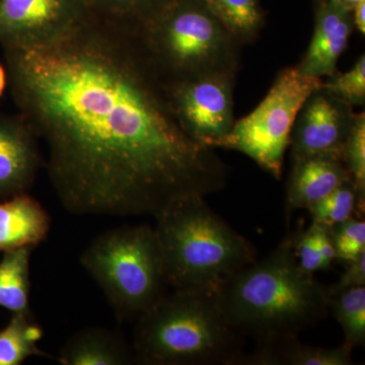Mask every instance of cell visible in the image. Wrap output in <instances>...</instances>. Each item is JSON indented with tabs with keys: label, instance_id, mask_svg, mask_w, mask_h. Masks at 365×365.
I'll return each mask as SVG.
<instances>
[{
	"label": "cell",
	"instance_id": "cell-23",
	"mask_svg": "<svg viewBox=\"0 0 365 365\" xmlns=\"http://www.w3.org/2000/svg\"><path fill=\"white\" fill-rule=\"evenodd\" d=\"M321 88L329 93L351 106L365 104V56L362 54L352 68L345 73L336 72L322 83Z\"/></svg>",
	"mask_w": 365,
	"mask_h": 365
},
{
	"label": "cell",
	"instance_id": "cell-7",
	"mask_svg": "<svg viewBox=\"0 0 365 365\" xmlns=\"http://www.w3.org/2000/svg\"><path fill=\"white\" fill-rule=\"evenodd\" d=\"M322 83L323 79L302 74L297 66L282 69L260 104L235 121L232 130L213 143L212 148L244 153L280 180L295 119L307 98Z\"/></svg>",
	"mask_w": 365,
	"mask_h": 365
},
{
	"label": "cell",
	"instance_id": "cell-19",
	"mask_svg": "<svg viewBox=\"0 0 365 365\" xmlns=\"http://www.w3.org/2000/svg\"><path fill=\"white\" fill-rule=\"evenodd\" d=\"M175 0H86L91 14L127 26L145 30L167 11Z\"/></svg>",
	"mask_w": 365,
	"mask_h": 365
},
{
	"label": "cell",
	"instance_id": "cell-3",
	"mask_svg": "<svg viewBox=\"0 0 365 365\" xmlns=\"http://www.w3.org/2000/svg\"><path fill=\"white\" fill-rule=\"evenodd\" d=\"M204 198L185 197L155 216L163 272L175 292L215 294L257 260L253 244L215 215Z\"/></svg>",
	"mask_w": 365,
	"mask_h": 365
},
{
	"label": "cell",
	"instance_id": "cell-16",
	"mask_svg": "<svg viewBox=\"0 0 365 365\" xmlns=\"http://www.w3.org/2000/svg\"><path fill=\"white\" fill-rule=\"evenodd\" d=\"M62 365H124L136 361L133 349L121 334L104 328L76 333L60 351Z\"/></svg>",
	"mask_w": 365,
	"mask_h": 365
},
{
	"label": "cell",
	"instance_id": "cell-25",
	"mask_svg": "<svg viewBox=\"0 0 365 365\" xmlns=\"http://www.w3.org/2000/svg\"><path fill=\"white\" fill-rule=\"evenodd\" d=\"M331 237L335 249L336 260H354L365 252V222L360 218H348L330 227Z\"/></svg>",
	"mask_w": 365,
	"mask_h": 365
},
{
	"label": "cell",
	"instance_id": "cell-6",
	"mask_svg": "<svg viewBox=\"0 0 365 365\" xmlns=\"http://www.w3.org/2000/svg\"><path fill=\"white\" fill-rule=\"evenodd\" d=\"M81 262L119 322L139 318L165 294L162 255L150 225L108 230L91 242Z\"/></svg>",
	"mask_w": 365,
	"mask_h": 365
},
{
	"label": "cell",
	"instance_id": "cell-18",
	"mask_svg": "<svg viewBox=\"0 0 365 365\" xmlns=\"http://www.w3.org/2000/svg\"><path fill=\"white\" fill-rule=\"evenodd\" d=\"M203 1L240 45L255 42L265 25V11L260 0Z\"/></svg>",
	"mask_w": 365,
	"mask_h": 365
},
{
	"label": "cell",
	"instance_id": "cell-17",
	"mask_svg": "<svg viewBox=\"0 0 365 365\" xmlns=\"http://www.w3.org/2000/svg\"><path fill=\"white\" fill-rule=\"evenodd\" d=\"M32 250L21 248L6 252L0 261V307L13 314H31Z\"/></svg>",
	"mask_w": 365,
	"mask_h": 365
},
{
	"label": "cell",
	"instance_id": "cell-8",
	"mask_svg": "<svg viewBox=\"0 0 365 365\" xmlns=\"http://www.w3.org/2000/svg\"><path fill=\"white\" fill-rule=\"evenodd\" d=\"M234 74H215L167 83L178 123L197 143L212 148L235 124Z\"/></svg>",
	"mask_w": 365,
	"mask_h": 365
},
{
	"label": "cell",
	"instance_id": "cell-9",
	"mask_svg": "<svg viewBox=\"0 0 365 365\" xmlns=\"http://www.w3.org/2000/svg\"><path fill=\"white\" fill-rule=\"evenodd\" d=\"M88 14L86 0H0V44L4 48L52 44Z\"/></svg>",
	"mask_w": 365,
	"mask_h": 365
},
{
	"label": "cell",
	"instance_id": "cell-26",
	"mask_svg": "<svg viewBox=\"0 0 365 365\" xmlns=\"http://www.w3.org/2000/svg\"><path fill=\"white\" fill-rule=\"evenodd\" d=\"M319 223L312 222L307 230L292 235L294 251L300 267L312 274L327 269L319 249Z\"/></svg>",
	"mask_w": 365,
	"mask_h": 365
},
{
	"label": "cell",
	"instance_id": "cell-24",
	"mask_svg": "<svg viewBox=\"0 0 365 365\" xmlns=\"http://www.w3.org/2000/svg\"><path fill=\"white\" fill-rule=\"evenodd\" d=\"M341 160L344 163L360 196L365 199V114L356 113L354 124L346 141Z\"/></svg>",
	"mask_w": 365,
	"mask_h": 365
},
{
	"label": "cell",
	"instance_id": "cell-1",
	"mask_svg": "<svg viewBox=\"0 0 365 365\" xmlns=\"http://www.w3.org/2000/svg\"><path fill=\"white\" fill-rule=\"evenodd\" d=\"M21 115L47 148L59 201L78 215L155 217L227 184L215 148L178 123L143 32L90 14L37 48H4Z\"/></svg>",
	"mask_w": 365,
	"mask_h": 365
},
{
	"label": "cell",
	"instance_id": "cell-20",
	"mask_svg": "<svg viewBox=\"0 0 365 365\" xmlns=\"http://www.w3.org/2000/svg\"><path fill=\"white\" fill-rule=\"evenodd\" d=\"M44 332L31 314H13L0 330V365H20L31 356L50 357L38 347Z\"/></svg>",
	"mask_w": 365,
	"mask_h": 365
},
{
	"label": "cell",
	"instance_id": "cell-12",
	"mask_svg": "<svg viewBox=\"0 0 365 365\" xmlns=\"http://www.w3.org/2000/svg\"><path fill=\"white\" fill-rule=\"evenodd\" d=\"M41 165L38 138L21 115H0V197L32 187Z\"/></svg>",
	"mask_w": 365,
	"mask_h": 365
},
{
	"label": "cell",
	"instance_id": "cell-28",
	"mask_svg": "<svg viewBox=\"0 0 365 365\" xmlns=\"http://www.w3.org/2000/svg\"><path fill=\"white\" fill-rule=\"evenodd\" d=\"M352 19L354 28L362 36L365 35V0L359 2L352 9Z\"/></svg>",
	"mask_w": 365,
	"mask_h": 365
},
{
	"label": "cell",
	"instance_id": "cell-29",
	"mask_svg": "<svg viewBox=\"0 0 365 365\" xmlns=\"http://www.w3.org/2000/svg\"><path fill=\"white\" fill-rule=\"evenodd\" d=\"M327 1L335 2V4H340V6H344L345 9L352 11L353 7L362 0H327Z\"/></svg>",
	"mask_w": 365,
	"mask_h": 365
},
{
	"label": "cell",
	"instance_id": "cell-11",
	"mask_svg": "<svg viewBox=\"0 0 365 365\" xmlns=\"http://www.w3.org/2000/svg\"><path fill=\"white\" fill-rule=\"evenodd\" d=\"M354 29L352 11L335 2L316 0L313 38L297 68L312 78L332 76L339 71L338 61Z\"/></svg>",
	"mask_w": 365,
	"mask_h": 365
},
{
	"label": "cell",
	"instance_id": "cell-30",
	"mask_svg": "<svg viewBox=\"0 0 365 365\" xmlns=\"http://www.w3.org/2000/svg\"><path fill=\"white\" fill-rule=\"evenodd\" d=\"M6 85V73L4 71V67L0 66V97H1L2 93H4V88Z\"/></svg>",
	"mask_w": 365,
	"mask_h": 365
},
{
	"label": "cell",
	"instance_id": "cell-21",
	"mask_svg": "<svg viewBox=\"0 0 365 365\" xmlns=\"http://www.w3.org/2000/svg\"><path fill=\"white\" fill-rule=\"evenodd\" d=\"M329 311L342 328L344 343L351 348L365 343V287L331 295Z\"/></svg>",
	"mask_w": 365,
	"mask_h": 365
},
{
	"label": "cell",
	"instance_id": "cell-14",
	"mask_svg": "<svg viewBox=\"0 0 365 365\" xmlns=\"http://www.w3.org/2000/svg\"><path fill=\"white\" fill-rule=\"evenodd\" d=\"M50 227L47 211L26 192L0 200V253L35 248L45 241Z\"/></svg>",
	"mask_w": 365,
	"mask_h": 365
},
{
	"label": "cell",
	"instance_id": "cell-15",
	"mask_svg": "<svg viewBox=\"0 0 365 365\" xmlns=\"http://www.w3.org/2000/svg\"><path fill=\"white\" fill-rule=\"evenodd\" d=\"M352 350L345 343L337 348H324L289 337L257 344L251 354L242 353L237 365H351Z\"/></svg>",
	"mask_w": 365,
	"mask_h": 365
},
{
	"label": "cell",
	"instance_id": "cell-10",
	"mask_svg": "<svg viewBox=\"0 0 365 365\" xmlns=\"http://www.w3.org/2000/svg\"><path fill=\"white\" fill-rule=\"evenodd\" d=\"M355 117L351 106L319 86L307 98L295 119L289 145L292 160L313 155L341 160Z\"/></svg>",
	"mask_w": 365,
	"mask_h": 365
},
{
	"label": "cell",
	"instance_id": "cell-2",
	"mask_svg": "<svg viewBox=\"0 0 365 365\" xmlns=\"http://www.w3.org/2000/svg\"><path fill=\"white\" fill-rule=\"evenodd\" d=\"M228 325L257 344L299 337L329 313L328 287L300 267L292 235L235 273L215 294Z\"/></svg>",
	"mask_w": 365,
	"mask_h": 365
},
{
	"label": "cell",
	"instance_id": "cell-22",
	"mask_svg": "<svg viewBox=\"0 0 365 365\" xmlns=\"http://www.w3.org/2000/svg\"><path fill=\"white\" fill-rule=\"evenodd\" d=\"M364 201L354 182L349 180L307 209L313 222L331 227L353 217L356 209L364 210Z\"/></svg>",
	"mask_w": 365,
	"mask_h": 365
},
{
	"label": "cell",
	"instance_id": "cell-27",
	"mask_svg": "<svg viewBox=\"0 0 365 365\" xmlns=\"http://www.w3.org/2000/svg\"><path fill=\"white\" fill-rule=\"evenodd\" d=\"M365 287V252L354 260L348 262L345 272L339 280L328 287L329 294H339L353 287Z\"/></svg>",
	"mask_w": 365,
	"mask_h": 365
},
{
	"label": "cell",
	"instance_id": "cell-4",
	"mask_svg": "<svg viewBox=\"0 0 365 365\" xmlns=\"http://www.w3.org/2000/svg\"><path fill=\"white\" fill-rule=\"evenodd\" d=\"M242 335L223 318L215 294H165L138 318L133 352L151 365L237 364Z\"/></svg>",
	"mask_w": 365,
	"mask_h": 365
},
{
	"label": "cell",
	"instance_id": "cell-5",
	"mask_svg": "<svg viewBox=\"0 0 365 365\" xmlns=\"http://www.w3.org/2000/svg\"><path fill=\"white\" fill-rule=\"evenodd\" d=\"M143 37L167 83L239 71L242 45L203 0H175Z\"/></svg>",
	"mask_w": 365,
	"mask_h": 365
},
{
	"label": "cell",
	"instance_id": "cell-13",
	"mask_svg": "<svg viewBox=\"0 0 365 365\" xmlns=\"http://www.w3.org/2000/svg\"><path fill=\"white\" fill-rule=\"evenodd\" d=\"M292 162L287 191L288 213L297 209H307L343 182L352 180L340 158L313 155Z\"/></svg>",
	"mask_w": 365,
	"mask_h": 365
}]
</instances>
